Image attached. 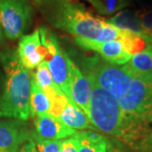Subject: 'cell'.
<instances>
[{
    "label": "cell",
    "instance_id": "cell-21",
    "mask_svg": "<svg viewBox=\"0 0 152 152\" xmlns=\"http://www.w3.org/2000/svg\"><path fill=\"white\" fill-rule=\"evenodd\" d=\"M32 140L36 143L38 152H59L62 140H42L32 133Z\"/></svg>",
    "mask_w": 152,
    "mask_h": 152
},
{
    "label": "cell",
    "instance_id": "cell-12",
    "mask_svg": "<svg viewBox=\"0 0 152 152\" xmlns=\"http://www.w3.org/2000/svg\"><path fill=\"white\" fill-rule=\"evenodd\" d=\"M60 120L73 129H96L83 110L70 98L68 99L65 107L60 116Z\"/></svg>",
    "mask_w": 152,
    "mask_h": 152
},
{
    "label": "cell",
    "instance_id": "cell-16",
    "mask_svg": "<svg viewBox=\"0 0 152 152\" xmlns=\"http://www.w3.org/2000/svg\"><path fill=\"white\" fill-rule=\"evenodd\" d=\"M118 41L126 52L131 55L139 53L146 49H152L151 44L148 38L143 35L129 31H121Z\"/></svg>",
    "mask_w": 152,
    "mask_h": 152
},
{
    "label": "cell",
    "instance_id": "cell-20",
    "mask_svg": "<svg viewBox=\"0 0 152 152\" xmlns=\"http://www.w3.org/2000/svg\"><path fill=\"white\" fill-rule=\"evenodd\" d=\"M136 14L141 23L144 36L148 38L152 47V8L143 7L136 11Z\"/></svg>",
    "mask_w": 152,
    "mask_h": 152
},
{
    "label": "cell",
    "instance_id": "cell-1",
    "mask_svg": "<svg viewBox=\"0 0 152 152\" xmlns=\"http://www.w3.org/2000/svg\"><path fill=\"white\" fill-rule=\"evenodd\" d=\"M0 62L4 70L3 91L0 94V118L26 121L31 116L32 75L23 67L15 51L2 52Z\"/></svg>",
    "mask_w": 152,
    "mask_h": 152
},
{
    "label": "cell",
    "instance_id": "cell-10",
    "mask_svg": "<svg viewBox=\"0 0 152 152\" xmlns=\"http://www.w3.org/2000/svg\"><path fill=\"white\" fill-rule=\"evenodd\" d=\"M72 60L60 46L47 62L53 82L68 97L70 96V75Z\"/></svg>",
    "mask_w": 152,
    "mask_h": 152
},
{
    "label": "cell",
    "instance_id": "cell-6",
    "mask_svg": "<svg viewBox=\"0 0 152 152\" xmlns=\"http://www.w3.org/2000/svg\"><path fill=\"white\" fill-rule=\"evenodd\" d=\"M17 55L23 67L28 70L35 69L42 62H46L48 54L41 42L39 29L20 37Z\"/></svg>",
    "mask_w": 152,
    "mask_h": 152
},
{
    "label": "cell",
    "instance_id": "cell-27",
    "mask_svg": "<svg viewBox=\"0 0 152 152\" xmlns=\"http://www.w3.org/2000/svg\"><path fill=\"white\" fill-rule=\"evenodd\" d=\"M35 1L37 3H44L45 1H48V0H35Z\"/></svg>",
    "mask_w": 152,
    "mask_h": 152
},
{
    "label": "cell",
    "instance_id": "cell-5",
    "mask_svg": "<svg viewBox=\"0 0 152 152\" xmlns=\"http://www.w3.org/2000/svg\"><path fill=\"white\" fill-rule=\"evenodd\" d=\"M32 16L33 9L28 0H0V26L9 39L23 37Z\"/></svg>",
    "mask_w": 152,
    "mask_h": 152
},
{
    "label": "cell",
    "instance_id": "cell-24",
    "mask_svg": "<svg viewBox=\"0 0 152 152\" xmlns=\"http://www.w3.org/2000/svg\"><path fill=\"white\" fill-rule=\"evenodd\" d=\"M19 152H38V151L35 141L31 138H30L20 146Z\"/></svg>",
    "mask_w": 152,
    "mask_h": 152
},
{
    "label": "cell",
    "instance_id": "cell-25",
    "mask_svg": "<svg viewBox=\"0 0 152 152\" xmlns=\"http://www.w3.org/2000/svg\"><path fill=\"white\" fill-rule=\"evenodd\" d=\"M108 152H131L124 150L122 147L120 146L118 144H113L111 141L110 146H109Z\"/></svg>",
    "mask_w": 152,
    "mask_h": 152
},
{
    "label": "cell",
    "instance_id": "cell-17",
    "mask_svg": "<svg viewBox=\"0 0 152 152\" xmlns=\"http://www.w3.org/2000/svg\"><path fill=\"white\" fill-rule=\"evenodd\" d=\"M51 107V102L42 89L36 85L31 77V91L30 96V113L32 118L48 114Z\"/></svg>",
    "mask_w": 152,
    "mask_h": 152
},
{
    "label": "cell",
    "instance_id": "cell-18",
    "mask_svg": "<svg viewBox=\"0 0 152 152\" xmlns=\"http://www.w3.org/2000/svg\"><path fill=\"white\" fill-rule=\"evenodd\" d=\"M126 65L136 75L152 77V49L132 55Z\"/></svg>",
    "mask_w": 152,
    "mask_h": 152
},
{
    "label": "cell",
    "instance_id": "cell-9",
    "mask_svg": "<svg viewBox=\"0 0 152 152\" xmlns=\"http://www.w3.org/2000/svg\"><path fill=\"white\" fill-rule=\"evenodd\" d=\"M31 138L21 122L0 120V152H19Z\"/></svg>",
    "mask_w": 152,
    "mask_h": 152
},
{
    "label": "cell",
    "instance_id": "cell-2",
    "mask_svg": "<svg viewBox=\"0 0 152 152\" xmlns=\"http://www.w3.org/2000/svg\"><path fill=\"white\" fill-rule=\"evenodd\" d=\"M47 17L54 27L73 35L97 42L105 19L94 15L75 0H48Z\"/></svg>",
    "mask_w": 152,
    "mask_h": 152
},
{
    "label": "cell",
    "instance_id": "cell-8",
    "mask_svg": "<svg viewBox=\"0 0 152 152\" xmlns=\"http://www.w3.org/2000/svg\"><path fill=\"white\" fill-rule=\"evenodd\" d=\"M35 132L33 134L42 140H59L76 134L75 129L66 126L60 118L50 114H44L34 118Z\"/></svg>",
    "mask_w": 152,
    "mask_h": 152
},
{
    "label": "cell",
    "instance_id": "cell-11",
    "mask_svg": "<svg viewBox=\"0 0 152 152\" xmlns=\"http://www.w3.org/2000/svg\"><path fill=\"white\" fill-rule=\"evenodd\" d=\"M91 86L89 80L72 61L69 98L75 102L89 118V105L91 101Z\"/></svg>",
    "mask_w": 152,
    "mask_h": 152
},
{
    "label": "cell",
    "instance_id": "cell-3",
    "mask_svg": "<svg viewBox=\"0 0 152 152\" xmlns=\"http://www.w3.org/2000/svg\"><path fill=\"white\" fill-rule=\"evenodd\" d=\"M85 76L91 86L89 119L96 129L118 140L125 125L124 116L118 102L113 95L104 90L93 77Z\"/></svg>",
    "mask_w": 152,
    "mask_h": 152
},
{
    "label": "cell",
    "instance_id": "cell-7",
    "mask_svg": "<svg viewBox=\"0 0 152 152\" xmlns=\"http://www.w3.org/2000/svg\"><path fill=\"white\" fill-rule=\"evenodd\" d=\"M79 46L87 50H91L101 55L102 58L115 65H124L130 58L129 54L124 48L118 40L98 42L92 40H87L84 38H75Z\"/></svg>",
    "mask_w": 152,
    "mask_h": 152
},
{
    "label": "cell",
    "instance_id": "cell-28",
    "mask_svg": "<svg viewBox=\"0 0 152 152\" xmlns=\"http://www.w3.org/2000/svg\"><path fill=\"white\" fill-rule=\"evenodd\" d=\"M136 2H138V3H140V4H142L143 2H144V0H135Z\"/></svg>",
    "mask_w": 152,
    "mask_h": 152
},
{
    "label": "cell",
    "instance_id": "cell-13",
    "mask_svg": "<svg viewBox=\"0 0 152 152\" xmlns=\"http://www.w3.org/2000/svg\"><path fill=\"white\" fill-rule=\"evenodd\" d=\"M79 152H108L111 141L105 136L92 131L76 132Z\"/></svg>",
    "mask_w": 152,
    "mask_h": 152
},
{
    "label": "cell",
    "instance_id": "cell-26",
    "mask_svg": "<svg viewBox=\"0 0 152 152\" xmlns=\"http://www.w3.org/2000/svg\"><path fill=\"white\" fill-rule=\"evenodd\" d=\"M3 40V31H2V28L0 26V42H2Z\"/></svg>",
    "mask_w": 152,
    "mask_h": 152
},
{
    "label": "cell",
    "instance_id": "cell-15",
    "mask_svg": "<svg viewBox=\"0 0 152 152\" xmlns=\"http://www.w3.org/2000/svg\"><path fill=\"white\" fill-rule=\"evenodd\" d=\"M32 80L40 89H42L50 101L53 100L55 95L61 92V89L58 86L52 78L47 62H42L37 68L32 75Z\"/></svg>",
    "mask_w": 152,
    "mask_h": 152
},
{
    "label": "cell",
    "instance_id": "cell-14",
    "mask_svg": "<svg viewBox=\"0 0 152 152\" xmlns=\"http://www.w3.org/2000/svg\"><path fill=\"white\" fill-rule=\"evenodd\" d=\"M105 20L120 31H129L144 36L141 23L136 11L123 10Z\"/></svg>",
    "mask_w": 152,
    "mask_h": 152
},
{
    "label": "cell",
    "instance_id": "cell-4",
    "mask_svg": "<svg viewBox=\"0 0 152 152\" xmlns=\"http://www.w3.org/2000/svg\"><path fill=\"white\" fill-rule=\"evenodd\" d=\"M83 69L86 75L93 77L117 101L128 90L134 75L126 64L121 67L112 64L96 56L84 60Z\"/></svg>",
    "mask_w": 152,
    "mask_h": 152
},
{
    "label": "cell",
    "instance_id": "cell-23",
    "mask_svg": "<svg viewBox=\"0 0 152 152\" xmlns=\"http://www.w3.org/2000/svg\"><path fill=\"white\" fill-rule=\"evenodd\" d=\"M59 152H79L78 141L75 136L62 140Z\"/></svg>",
    "mask_w": 152,
    "mask_h": 152
},
{
    "label": "cell",
    "instance_id": "cell-19",
    "mask_svg": "<svg viewBox=\"0 0 152 152\" xmlns=\"http://www.w3.org/2000/svg\"><path fill=\"white\" fill-rule=\"evenodd\" d=\"M98 14L113 15L130 4V0H85Z\"/></svg>",
    "mask_w": 152,
    "mask_h": 152
},
{
    "label": "cell",
    "instance_id": "cell-22",
    "mask_svg": "<svg viewBox=\"0 0 152 152\" xmlns=\"http://www.w3.org/2000/svg\"><path fill=\"white\" fill-rule=\"evenodd\" d=\"M69 97L64 92L58 93L51 101V107L48 114L55 118H60L61 113L65 107Z\"/></svg>",
    "mask_w": 152,
    "mask_h": 152
}]
</instances>
